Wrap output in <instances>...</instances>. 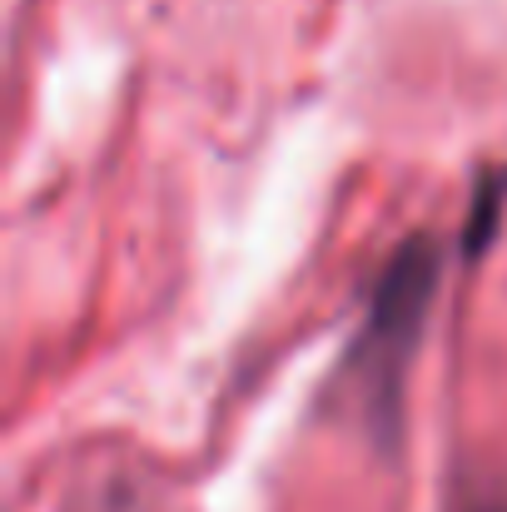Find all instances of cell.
Instances as JSON below:
<instances>
[{"label":"cell","mask_w":507,"mask_h":512,"mask_svg":"<svg viewBox=\"0 0 507 512\" xmlns=\"http://www.w3.org/2000/svg\"><path fill=\"white\" fill-rule=\"evenodd\" d=\"M458 512H507V478H473V483H463Z\"/></svg>","instance_id":"2"},{"label":"cell","mask_w":507,"mask_h":512,"mask_svg":"<svg viewBox=\"0 0 507 512\" xmlns=\"http://www.w3.org/2000/svg\"><path fill=\"white\" fill-rule=\"evenodd\" d=\"M438 279H443L438 239L433 234L403 239L378 269L358 334L338 363L334 393L373 443H393L403 428V393H408V373H413L418 343L438 299Z\"/></svg>","instance_id":"1"}]
</instances>
